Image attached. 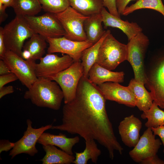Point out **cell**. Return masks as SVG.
Listing matches in <instances>:
<instances>
[{"instance_id": "6da1fadb", "label": "cell", "mask_w": 164, "mask_h": 164, "mask_svg": "<svg viewBox=\"0 0 164 164\" xmlns=\"http://www.w3.org/2000/svg\"><path fill=\"white\" fill-rule=\"evenodd\" d=\"M106 100L97 85L83 76L75 97L63 106L62 123L51 129L79 135L85 140L96 141L106 149L113 160L115 151L122 155L124 149L115 135Z\"/></svg>"}, {"instance_id": "7a4b0ae2", "label": "cell", "mask_w": 164, "mask_h": 164, "mask_svg": "<svg viewBox=\"0 0 164 164\" xmlns=\"http://www.w3.org/2000/svg\"><path fill=\"white\" fill-rule=\"evenodd\" d=\"M36 106L54 110H59L64 95L58 84L49 78L38 77L24 94Z\"/></svg>"}, {"instance_id": "3957f363", "label": "cell", "mask_w": 164, "mask_h": 164, "mask_svg": "<svg viewBox=\"0 0 164 164\" xmlns=\"http://www.w3.org/2000/svg\"><path fill=\"white\" fill-rule=\"evenodd\" d=\"M145 84L150 91L153 102L164 109V46L156 50L147 64Z\"/></svg>"}, {"instance_id": "277c9868", "label": "cell", "mask_w": 164, "mask_h": 164, "mask_svg": "<svg viewBox=\"0 0 164 164\" xmlns=\"http://www.w3.org/2000/svg\"><path fill=\"white\" fill-rule=\"evenodd\" d=\"M35 33L24 16L16 15L2 29L6 50L11 51L21 57L25 41Z\"/></svg>"}, {"instance_id": "5b68a950", "label": "cell", "mask_w": 164, "mask_h": 164, "mask_svg": "<svg viewBox=\"0 0 164 164\" xmlns=\"http://www.w3.org/2000/svg\"><path fill=\"white\" fill-rule=\"evenodd\" d=\"M127 56V44L118 41L110 33L103 40L95 63L112 70L126 60Z\"/></svg>"}, {"instance_id": "8992f818", "label": "cell", "mask_w": 164, "mask_h": 164, "mask_svg": "<svg viewBox=\"0 0 164 164\" xmlns=\"http://www.w3.org/2000/svg\"><path fill=\"white\" fill-rule=\"evenodd\" d=\"M149 44L148 37L142 32L128 41L127 60L131 65L134 79L145 84L146 82L145 59Z\"/></svg>"}, {"instance_id": "52a82bcc", "label": "cell", "mask_w": 164, "mask_h": 164, "mask_svg": "<svg viewBox=\"0 0 164 164\" xmlns=\"http://www.w3.org/2000/svg\"><path fill=\"white\" fill-rule=\"evenodd\" d=\"M0 59L3 60L11 72L28 89L37 79L35 73L36 64L35 61L25 60L14 53L7 50Z\"/></svg>"}, {"instance_id": "ba28073f", "label": "cell", "mask_w": 164, "mask_h": 164, "mask_svg": "<svg viewBox=\"0 0 164 164\" xmlns=\"http://www.w3.org/2000/svg\"><path fill=\"white\" fill-rule=\"evenodd\" d=\"M55 14L65 31L64 37L75 41L87 40L84 24L89 16L81 14L70 6L63 12Z\"/></svg>"}, {"instance_id": "9c48e42d", "label": "cell", "mask_w": 164, "mask_h": 164, "mask_svg": "<svg viewBox=\"0 0 164 164\" xmlns=\"http://www.w3.org/2000/svg\"><path fill=\"white\" fill-rule=\"evenodd\" d=\"M84 69L80 61L74 62L69 67L52 77L59 85L64 95V102L67 103L75 97L79 81L83 76Z\"/></svg>"}, {"instance_id": "30bf717a", "label": "cell", "mask_w": 164, "mask_h": 164, "mask_svg": "<svg viewBox=\"0 0 164 164\" xmlns=\"http://www.w3.org/2000/svg\"><path fill=\"white\" fill-rule=\"evenodd\" d=\"M31 28L35 33L46 39L64 36L65 31L55 14L47 12L39 16H25Z\"/></svg>"}, {"instance_id": "8fae6325", "label": "cell", "mask_w": 164, "mask_h": 164, "mask_svg": "<svg viewBox=\"0 0 164 164\" xmlns=\"http://www.w3.org/2000/svg\"><path fill=\"white\" fill-rule=\"evenodd\" d=\"M27 128L23 136L15 143V145L10 151L9 155L11 159L18 155L22 153L27 154L32 156L38 153L36 144L41 134L45 131L51 129L52 124L42 126L37 128L32 127V122L31 120L26 121Z\"/></svg>"}, {"instance_id": "7c38bea8", "label": "cell", "mask_w": 164, "mask_h": 164, "mask_svg": "<svg viewBox=\"0 0 164 164\" xmlns=\"http://www.w3.org/2000/svg\"><path fill=\"white\" fill-rule=\"evenodd\" d=\"M46 40L49 45L47 50L48 53H59L65 54L70 56L74 62L80 61L83 51L94 44L88 40L73 41L64 36L48 38Z\"/></svg>"}, {"instance_id": "4fadbf2b", "label": "cell", "mask_w": 164, "mask_h": 164, "mask_svg": "<svg viewBox=\"0 0 164 164\" xmlns=\"http://www.w3.org/2000/svg\"><path fill=\"white\" fill-rule=\"evenodd\" d=\"M39 60L40 62L36 66L37 77L49 79L69 67L74 62L67 55L60 57L53 53H48Z\"/></svg>"}, {"instance_id": "5bb4252c", "label": "cell", "mask_w": 164, "mask_h": 164, "mask_svg": "<svg viewBox=\"0 0 164 164\" xmlns=\"http://www.w3.org/2000/svg\"><path fill=\"white\" fill-rule=\"evenodd\" d=\"M150 128L144 132L136 145L129 152L132 160L139 163L144 159L157 154L162 143L159 138H156Z\"/></svg>"}, {"instance_id": "9a60e30c", "label": "cell", "mask_w": 164, "mask_h": 164, "mask_svg": "<svg viewBox=\"0 0 164 164\" xmlns=\"http://www.w3.org/2000/svg\"><path fill=\"white\" fill-rule=\"evenodd\" d=\"M106 100L113 101L130 107L136 106L134 95L128 86L108 82L97 85Z\"/></svg>"}, {"instance_id": "2e32d148", "label": "cell", "mask_w": 164, "mask_h": 164, "mask_svg": "<svg viewBox=\"0 0 164 164\" xmlns=\"http://www.w3.org/2000/svg\"><path fill=\"white\" fill-rule=\"evenodd\" d=\"M142 122L138 118L132 114L125 117L119 123V133L124 144L129 147H134L140 138Z\"/></svg>"}, {"instance_id": "e0dca14e", "label": "cell", "mask_w": 164, "mask_h": 164, "mask_svg": "<svg viewBox=\"0 0 164 164\" xmlns=\"http://www.w3.org/2000/svg\"><path fill=\"white\" fill-rule=\"evenodd\" d=\"M101 13L105 28L111 27L119 29L126 35L128 41L142 32V29L136 23L123 20L111 14L104 7Z\"/></svg>"}, {"instance_id": "ac0fdd59", "label": "cell", "mask_w": 164, "mask_h": 164, "mask_svg": "<svg viewBox=\"0 0 164 164\" xmlns=\"http://www.w3.org/2000/svg\"><path fill=\"white\" fill-rule=\"evenodd\" d=\"M80 141L78 136L68 138L62 133L55 135L43 132L38 140L37 143L42 145H51L57 146L67 154L73 155V146Z\"/></svg>"}, {"instance_id": "d6986e66", "label": "cell", "mask_w": 164, "mask_h": 164, "mask_svg": "<svg viewBox=\"0 0 164 164\" xmlns=\"http://www.w3.org/2000/svg\"><path fill=\"white\" fill-rule=\"evenodd\" d=\"M124 77L123 71L113 72L95 63L89 71L88 78L91 82L97 85L108 82L122 83Z\"/></svg>"}, {"instance_id": "ffe728a7", "label": "cell", "mask_w": 164, "mask_h": 164, "mask_svg": "<svg viewBox=\"0 0 164 164\" xmlns=\"http://www.w3.org/2000/svg\"><path fill=\"white\" fill-rule=\"evenodd\" d=\"M144 85L143 83L133 78L128 85L134 95L136 106L142 111L149 109L153 103L151 93L146 90Z\"/></svg>"}, {"instance_id": "44dd1931", "label": "cell", "mask_w": 164, "mask_h": 164, "mask_svg": "<svg viewBox=\"0 0 164 164\" xmlns=\"http://www.w3.org/2000/svg\"><path fill=\"white\" fill-rule=\"evenodd\" d=\"M102 23L101 13H96L88 17L84 24L87 40L94 44L100 40L105 31L103 29Z\"/></svg>"}, {"instance_id": "7402d4cb", "label": "cell", "mask_w": 164, "mask_h": 164, "mask_svg": "<svg viewBox=\"0 0 164 164\" xmlns=\"http://www.w3.org/2000/svg\"><path fill=\"white\" fill-rule=\"evenodd\" d=\"M46 154L40 161L43 164H70L75 159L73 155L69 154L55 146L48 145H43Z\"/></svg>"}, {"instance_id": "603a6c76", "label": "cell", "mask_w": 164, "mask_h": 164, "mask_svg": "<svg viewBox=\"0 0 164 164\" xmlns=\"http://www.w3.org/2000/svg\"><path fill=\"white\" fill-rule=\"evenodd\" d=\"M110 33V30H106L98 41L83 52L80 60L84 69L83 76L85 77L88 78L89 71L96 62L100 46L105 38Z\"/></svg>"}, {"instance_id": "cb8c5ba5", "label": "cell", "mask_w": 164, "mask_h": 164, "mask_svg": "<svg viewBox=\"0 0 164 164\" xmlns=\"http://www.w3.org/2000/svg\"><path fill=\"white\" fill-rule=\"evenodd\" d=\"M85 148L82 152H75V159L73 163L75 164H87L91 159L92 162L97 163L101 151L97 147L95 140L88 139L85 140Z\"/></svg>"}, {"instance_id": "d4e9b609", "label": "cell", "mask_w": 164, "mask_h": 164, "mask_svg": "<svg viewBox=\"0 0 164 164\" xmlns=\"http://www.w3.org/2000/svg\"><path fill=\"white\" fill-rule=\"evenodd\" d=\"M69 2L70 6L86 16L101 13L104 7L102 0H69Z\"/></svg>"}, {"instance_id": "484cf974", "label": "cell", "mask_w": 164, "mask_h": 164, "mask_svg": "<svg viewBox=\"0 0 164 164\" xmlns=\"http://www.w3.org/2000/svg\"><path fill=\"white\" fill-rule=\"evenodd\" d=\"M46 42L45 38L35 33L24 45L22 50L30 53L32 60H40L45 53Z\"/></svg>"}, {"instance_id": "4316f807", "label": "cell", "mask_w": 164, "mask_h": 164, "mask_svg": "<svg viewBox=\"0 0 164 164\" xmlns=\"http://www.w3.org/2000/svg\"><path fill=\"white\" fill-rule=\"evenodd\" d=\"M16 15L35 16L42 9L39 0H14L12 7Z\"/></svg>"}, {"instance_id": "83f0119b", "label": "cell", "mask_w": 164, "mask_h": 164, "mask_svg": "<svg viewBox=\"0 0 164 164\" xmlns=\"http://www.w3.org/2000/svg\"><path fill=\"white\" fill-rule=\"evenodd\" d=\"M141 117L143 119H147V121L145 124L147 128L164 125V111L154 102L149 109L143 111Z\"/></svg>"}, {"instance_id": "f1b7e54d", "label": "cell", "mask_w": 164, "mask_h": 164, "mask_svg": "<svg viewBox=\"0 0 164 164\" xmlns=\"http://www.w3.org/2000/svg\"><path fill=\"white\" fill-rule=\"evenodd\" d=\"M145 9L155 10L164 17V5L162 0H138L134 4L127 6L122 15L126 16L136 10Z\"/></svg>"}, {"instance_id": "f546056e", "label": "cell", "mask_w": 164, "mask_h": 164, "mask_svg": "<svg viewBox=\"0 0 164 164\" xmlns=\"http://www.w3.org/2000/svg\"><path fill=\"white\" fill-rule=\"evenodd\" d=\"M44 11L54 14L63 12L70 6L69 0H39Z\"/></svg>"}, {"instance_id": "4dcf8cb0", "label": "cell", "mask_w": 164, "mask_h": 164, "mask_svg": "<svg viewBox=\"0 0 164 164\" xmlns=\"http://www.w3.org/2000/svg\"><path fill=\"white\" fill-rule=\"evenodd\" d=\"M104 7L107 8L109 12L112 15L120 17L116 5V0H102Z\"/></svg>"}, {"instance_id": "1f68e13d", "label": "cell", "mask_w": 164, "mask_h": 164, "mask_svg": "<svg viewBox=\"0 0 164 164\" xmlns=\"http://www.w3.org/2000/svg\"><path fill=\"white\" fill-rule=\"evenodd\" d=\"M17 80L18 78L17 76L12 73L0 75V88L7 84Z\"/></svg>"}, {"instance_id": "d6a6232c", "label": "cell", "mask_w": 164, "mask_h": 164, "mask_svg": "<svg viewBox=\"0 0 164 164\" xmlns=\"http://www.w3.org/2000/svg\"><path fill=\"white\" fill-rule=\"evenodd\" d=\"M141 164H164V160L160 159L155 155L149 157L143 160Z\"/></svg>"}, {"instance_id": "836d02e7", "label": "cell", "mask_w": 164, "mask_h": 164, "mask_svg": "<svg viewBox=\"0 0 164 164\" xmlns=\"http://www.w3.org/2000/svg\"><path fill=\"white\" fill-rule=\"evenodd\" d=\"M15 143L10 142L7 140H1L0 141V153L3 151L7 152L12 149Z\"/></svg>"}, {"instance_id": "e575fe53", "label": "cell", "mask_w": 164, "mask_h": 164, "mask_svg": "<svg viewBox=\"0 0 164 164\" xmlns=\"http://www.w3.org/2000/svg\"><path fill=\"white\" fill-rule=\"evenodd\" d=\"M132 0H116V3L118 12L120 15H122L128 5Z\"/></svg>"}, {"instance_id": "d590c367", "label": "cell", "mask_w": 164, "mask_h": 164, "mask_svg": "<svg viewBox=\"0 0 164 164\" xmlns=\"http://www.w3.org/2000/svg\"><path fill=\"white\" fill-rule=\"evenodd\" d=\"M151 129L154 134L158 136L164 146L163 152L164 153V125L159 126L156 128H152Z\"/></svg>"}, {"instance_id": "8d00e7d4", "label": "cell", "mask_w": 164, "mask_h": 164, "mask_svg": "<svg viewBox=\"0 0 164 164\" xmlns=\"http://www.w3.org/2000/svg\"><path fill=\"white\" fill-rule=\"evenodd\" d=\"M14 92V89L12 86H4L0 88V98H2L6 95L12 93Z\"/></svg>"}, {"instance_id": "74e56055", "label": "cell", "mask_w": 164, "mask_h": 164, "mask_svg": "<svg viewBox=\"0 0 164 164\" xmlns=\"http://www.w3.org/2000/svg\"><path fill=\"white\" fill-rule=\"evenodd\" d=\"M3 27H0V58L4 55L6 50L4 43L2 34Z\"/></svg>"}, {"instance_id": "f35d334b", "label": "cell", "mask_w": 164, "mask_h": 164, "mask_svg": "<svg viewBox=\"0 0 164 164\" xmlns=\"http://www.w3.org/2000/svg\"><path fill=\"white\" fill-rule=\"evenodd\" d=\"M12 73L5 63L2 59L0 60V75H3Z\"/></svg>"}, {"instance_id": "ab89813d", "label": "cell", "mask_w": 164, "mask_h": 164, "mask_svg": "<svg viewBox=\"0 0 164 164\" xmlns=\"http://www.w3.org/2000/svg\"><path fill=\"white\" fill-rule=\"evenodd\" d=\"M5 8L0 3V23L4 21L7 18L8 15L5 12Z\"/></svg>"}, {"instance_id": "60d3db41", "label": "cell", "mask_w": 164, "mask_h": 164, "mask_svg": "<svg viewBox=\"0 0 164 164\" xmlns=\"http://www.w3.org/2000/svg\"><path fill=\"white\" fill-rule=\"evenodd\" d=\"M14 0H0V3L5 8L12 7Z\"/></svg>"}]
</instances>
